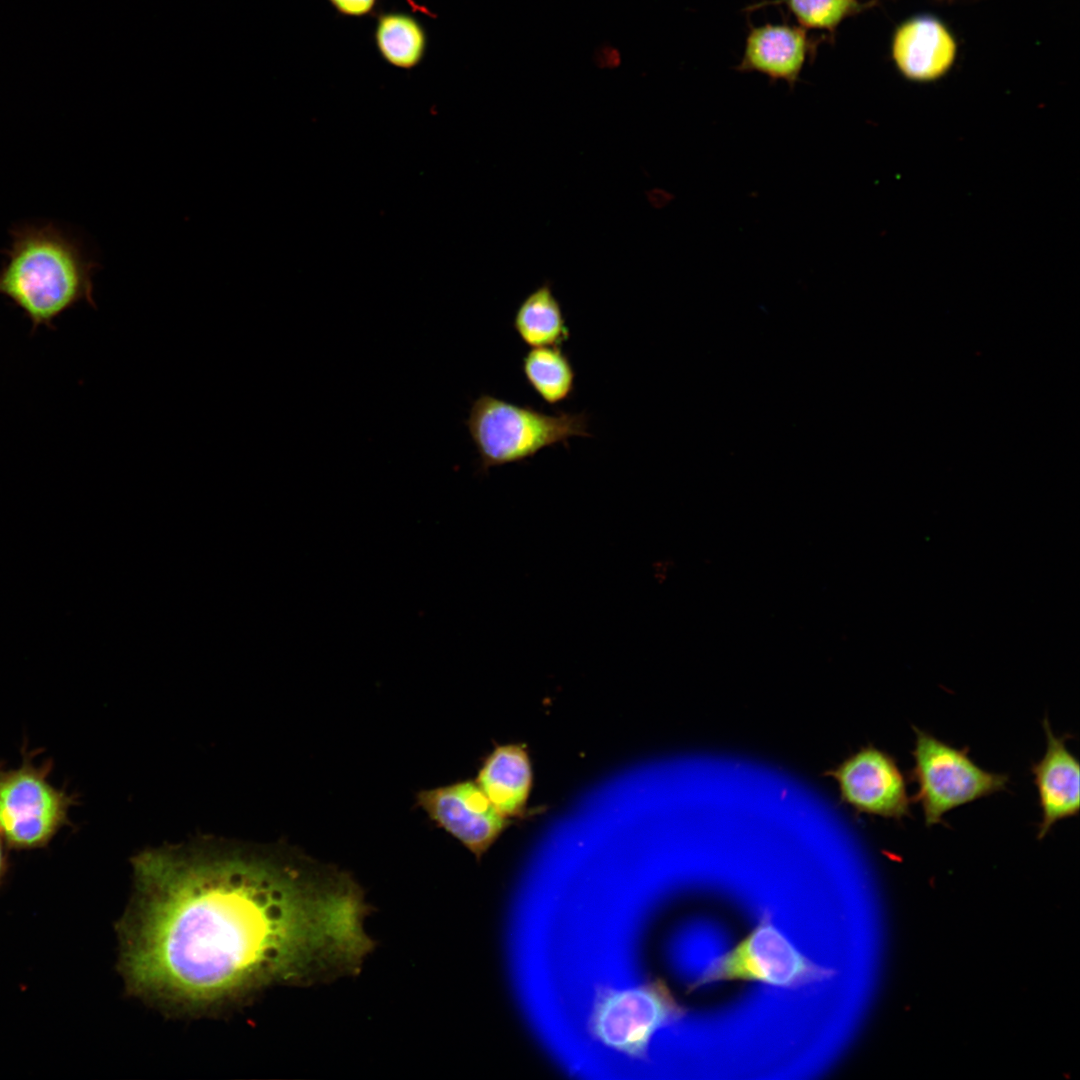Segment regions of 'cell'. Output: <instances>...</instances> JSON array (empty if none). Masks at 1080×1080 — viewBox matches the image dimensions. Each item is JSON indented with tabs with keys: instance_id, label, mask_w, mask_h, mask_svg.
Returning <instances> with one entry per match:
<instances>
[{
	"instance_id": "cell-15",
	"label": "cell",
	"mask_w": 1080,
	"mask_h": 1080,
	"mask_svg": "<svg viewBox=\"0 0 1080 1080\" xmlns=\"http://www.w3.org/2000/svg\"><path fill=\"white\" fill-rule=\"evenodd\" d=\"M374 40L378 52L388 64L405 70L418 66L427 49L424 27L414 16L404 12L379 14Z\"/></svg>"
},
{
	"instance_id": "cell-11",
	"label": "cell",
	"mask_w": 1080,
	"mask_h": 1080,
	"mask_svg": "<svg viewBox=\"0 0 1080 1080\" xmlns=\"http://www.w3.org/2000/svg\"><path fill=\"white\" fill-rule=\"evenodd\" d=\"M827 36H812L799 25L788 23L750 25L739 72H757L772 81L783 80L793 88L804 66L813 61Z\"/></svg>"
},
{
	"instance_id": "cell-10",
	"label": "cell",
	"mask_w": 1080,
	"mask_h": 1080,
	"mask_svg": "<svg viewBox=\"0 0 1080 1080\" xmlns=\"http://www.w3.org/2000/svg\"><path fill=\"white\" fill-rule=\"evenodd\" d=\"M890 55L907 80L930 83L943 78L958 55V42L950 27L930 13L910 16L891 36Z\"/></svg>"
},
{
	"instance_id": "cell-2",
	"label": "cell",
	"mask_w": 1080,
	"mask_h": 1080,
	"mask_svg": "<svg viewBox=\"0 0 1080 1080\" xmlns=\"http://www.w3.org/2000/svg\"><path fill=\"white\" fill-rule=\"evenodd\" d=\"M1 250L0 296L39 327L55 321L84 301L96 308L93 277L101 268L83 241L54 222L23 223L9 229Z\"/></svg>"
},
{
	"instance_id": "cell-20",
	"label": "cell",
	"mask_w": 1080,
	"mask_h": 1080,
	"mask_svg": "<svg viewBox=\"0 0 1080 1080\" xmlns=\"http://www.w3.org/2000/svg\"><path fill=\"white\" fill-rule=\"evenodd\" d=\"M7 847V844L0 836V888L5 884L10 869Z\"/></svg>"
},
{
	"instance_id": "cell-5",
	"label": "cell",
	"mask_w": 1080,
	"mask_h": 1080,
	"mask_svg": "<svg viewBox=\"0 0 1080 1080\" xmlns=\"http://www.w3.org/2000/svg\"><path fill=\"white\" fill-rule=\"evenodd\" d=\"M37 753L23 745L18 768L0 763V836L14 850L46 847L59 830L71 825L69 810L77 804L74 794L52 785L53 761L36 764Z\"/></svg>"
},
{
	"instance_id": "cell-6",
	"label": "cell",
	"mask_w": 1080,
	"mask_h": 1080,
	"mask_svg": "<svg viewBox=\"0 0 1080 1080\" xmlns=\"http://www.w3.org/2000/svg\"><path fill=\"white\" fill-rule=\"evenodd\" d=\"M914 759L909 779L916 783L912 802L920 804L926 826L943 823L949 811L1007 789L1009 776L987 771L969 756V748H956L913 727Z\"/></svg>"
},
{
	"instance_id": "cell-19",
	"label": "cell",
	"mask_w": 1080,
	"mask_h": 1080,
	"mask_svg": "<svg viewBox=\"0 0 1080 1080\" xmlns=\"http://www.w3.org/2000/svg\"><path fill=\"white\" fill-rule=\"evenodd\" d=\"M595 62L601 68H616L621 63V55L613 46H602L595 54Z\"/></svg>"
},
{
	"instance_id": "cell-17",
	"label": "cell",
	"mask_w": 1080,
	"mask_h": 1080,
	"mask_svg": "<svg viewBox=\"0 0 1080 1080\" xmlns=\"http://www.w3.org/2000/svg\"><path fill=\"white\" fill-rule=\"evenodd\" d=\"M875 1L859 0H772L756 3L750 10L768 5H784L798 25L807 29L825 31L830 40L842 22L873 7Z\"/></svg>"
},
{
	"instance_id": "cell-21",
	"label": "cell",
	"mask_w": 1080,
	"mask_h": 1080,
	"mask_svg": "<svg viewBox=\"0 0 1080 1080\" xmlns=\"http://www.w3.org/2000/svg\"><path fill=\"white\" fill-rule=\"evenodd\" d=\"M936 1H939V2H952V1H955V0H936Z\"/></svg>"
},
{
	"instance_id": "cell-13",
	"label": "cell",
	"mask_w": 1080,
	"mask_h": 1080,
	"mask_svg": "<svg viewBox=\"0 0 1080 1080\" xmlns=\"http://www.w3.org/2000/svg\"><path fill=\"white\" fill-rule=\"evenodd\" d=\"M475 782L505 817L525 818L537 810L527 807L533 786V766L525 744L495 745L483 759Z\"/></svg>"
},
{
	"instance_id": "cell-3",
	"label": "cell",
	"mask_w": 1080,
	"mask_h": 1080,
	"mask_svg": "<svg viewBox=\"0 0 1080 1080\" xmlns=\"http://www.w3.org/2000/svg\"><path fill=\"white\" fill-rule=\"evenodd\" d=\"M464 423L483 474L493 467L523 462L550 446L568 448L571 437H592L586 411L547 414L486 393L473 400Z\"/></svg>"
},
{
	"instance_id": "cell-4",
	"label": "cell",
	"mask_w": 1080,
	"mask_h": 1080,
	"mask_svg": "<svg viewBox=\"0 0 1080 1080\" xmlns=\"http://www.w3.org/2000/svg\"><path fill=\"white\" fill-rule=\"evenodd\" d=\"M688 1011L661 978L624 989L598 985L587 1031L603 1046L632 1060L647 1061L655 1033L679 1022Z\"/></svg>"
},
{
	"instance_id": "cell-1",
	"label": "cell",
	"mask_w": 1080,
	"mask_h": 1080,
	"mask_svg": "<svg viewBox=\"0 0 1080 1080\" xmlns=\"http://www.w3.org/2000/svg\"><path fill=\"white\" fill-rule=\"evenodd\" d=\"M135 894L117 925L137 995L202 1010L273 984L357 975L375 943L350 873L283 843L198 835L132 858Z\"/></svg>"
},
{
	"instance_id": "cell-12",
	"label": "cell",
	"mask_w": 1080,
	"mask_h": 1080,
	"mask_svg": "<svg viewBox=\"0 0 1080 1080\" xmlns=\"http://www.w3.org/2000/svg\"><path fill=\"white\" fill-rule=\"evenodd\" d=\"M1046 735V751L1031 766L1033 781L1037 788L1042 819L1038 838L1042 839L1059 821L1079 814L1080 765L1067 748L1069 734L1057 736L1047 718L1043 720Z\"/></svg>"
},
{
	"instance_id": "cell-16",
	"label": "cell",
	"mask_w": 1080,
	"mask_h": 1080,
	"mask_svg": "<svg viewBox=\"0 0 1080 1080\" xmlns=\"http://www.w3.org/2000/svg\"><path fill=\"white\" fill-rule=\"evenodd\" d=\"M528 385L548 405H557L574 393L576 372L561 346L533 347L522 358Z\"/></svg>"
},
{
	"instance_id": "cell-9",
	"label": "cell",
	"mask_w": 1080,
	"mask_h": 1080,
	"mask_svg": "<svg viewBox=\"0 0 1080 1080\" xmlns=\"http://www.w3.org/2000/svg\"><path fill=\"white\" fill-rule=\"evenodd\" d=\"M416 804L438 827L457 839L477 860L511 824L472 780L421 790Z\"/></svg>"
},
{
	"instance_id": "cell-8",
	"label": "cell",
	"mask_w": 1080,
	"mask_h": 1080,
	"mask_svg": "<svg viewBox=\"0 0 1080 1080\" xmlns=\"http://www.w3.org/2000/svg\"><path fill=\"white\" fill-rule=\"evenodd\" d=\"M825 775L834 779L841 803L856 815L896 821L911 815L906 776L890 753L874 745L863 746Z\"/></svg>"
},
{
	"instance_id": "cell-14",
	"label": "cell",
	"mask_w": 1080,
	"mask_h": 1080,
	"mask_svg": "<svg viewBox=\"0 0 1080 1080\" xmlns=\"http://www.w3.org/2000/svg\"><path fill=\"white\" fill-rule=\"evenodd\" d=\"M513 329L527 346H562L570 337V330L549 281L529 293L517 307L512 321Z\"/></svg>"
},
{
	"instance_id": "cell-18",
	"label": "cell",
	"mask_w": 1080,
	"mask_h": 1080,
	"mask_svg": "<svg viewBox=\"0 0 1080 1080\" xmlns=\"http://www.w3.org/2000/svg\"><path fill=\"white\" fill-rule=\"evenodd\" d=\"M379 0H328L343 16L364 17L374 13Z\"/></svg>"
},
{
	"instance_id": "cell-7",
	"label": "cell",
	"mask_w": 1080,
	"mask_h": 1080,
	"mask_svg": "<svg viewBox=\"0 0 1080 1080\" xmlns=\"http://www.w3.org/2000/svg\"><path fill=\"white\" fill-rule=\"evenodd\" d=\"M835 971L800 952L773 924L770 912L761 914L752 931L715 959L688 985L699 987L726 980H745L784 989H797L831 979Z\"/></svg>"
}]
</instances>
